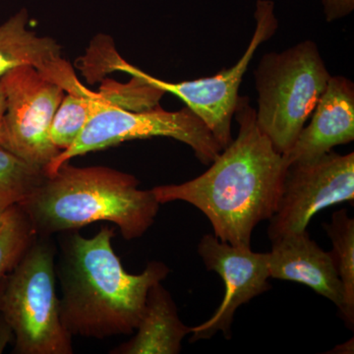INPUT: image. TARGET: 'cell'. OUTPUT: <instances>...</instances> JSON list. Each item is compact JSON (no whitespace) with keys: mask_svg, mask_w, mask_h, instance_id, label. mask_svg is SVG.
<instances>
[{"mask_svg":"<svg viewBox=\"0 0 354 354\" xmlns=\"http://www.w3.org/2000/svg\"><path fill=\"white\" fill-rule=\"evenodd\" d=\"M327 22L344 19L353 12L354 0H321Z\"/></svg>","mask_w":354,"mask_h":354,"instance_id":"obj_19","label":"cell"},{"mask_svg":"<svg viewBox=\"0 0 354 354\" xmlns=\"http://www.w3.org/2000/svg\"><path fill=\"white\" fill-rule=\"evenodd\" d=\"M14 332L11 326L0 312V354L3 353L4 349L11 342H14Z\"/></svg>","mask_w":354,"mask_h":354,"instance_id":"obj_20","label":"cell"},{"mask_svg":"<svg viewBox=\"0 0 354 354\" xmlns=\"http://www.w3.org/2000/svg\"><path fill=\"white\" fill-rule=\"evenodd\" d=\"M14 204H16V203H14L12 200L0 199V223H1L2 220H3L7 209Z\"/></svg>","mask_w":354,"mask_h":354,"instance_id":"obj_21","label":"cell"},{"mask_svg":"<svg viewBox=\"0 0 354 354\" xmlns=\"http://www.w3.org/2000/svg\"><path fill=\"white\" fill-rule=\"evenodd\" d=\"M27 9H21L0 25V78L19 66H31L65 93L88 95L93 93L79 80L73 66L62 57V46L48 37H38L27 29Z\"/></svg>","mask_w":354,"mask_h":354,"instance_id":"obj_11","label":"cell"},{"mask_svg":"<svg viewBox=\"0 0 354 354\" xmlns=\"http://www.w3.org/2000/svg\"><path fill=\"white\" fill-rule=\"evenodd\" d=\"M62 235L59 314L69 335L106 339L132 335L138 327L149 290L169 276V268L151 262L138 274L125 271L114 252V230L102 227L95 236Z\"/></svg>","mask_w":354,"mask_h":354,"instance_id":"obj_2","label":"cell"},{"mask_svg":"<svg viewBox=\"0 0 354 354\" xmlns=\"http://www.w3.org/2000/svg\"><path fill=\"white\" fill-rule=\"evenodd\" d=\"M332 241L330 251L344 288L342 319L349 329L354 326V220L346 209L335 212L329 223H324Z\"/></svg>","mask_w":354,"mask_h":354,"instance_id":"obj_15","label":"cell"},{"mask_svg":"<svg viewBox=\"0 0 354 354\" xmlns=\"http://www.w3.org/2000/svg\"><path fill=\"white\" fill-rule=\"evenodd\" d=\"M198 253L209 271L220 274L225 286L223 301L206 322L191 327L190 342L209 339L216 332L232 337L234 314L242 305L271 288L268 279L269 255L232 246L215 235L206 234L198 244Z\"/></svg>","mask_w":354,"mask_h":354,"instance_id":"obj_10","label":"cell"},{"mask_svg":"<svg viewBox=\"0 0 354 354\" xmlns=\"http://www.w3.org/2000/svg\"><path fill=\"white\" fill-rule=\"evenodd\" d=\"M330 74L311 39L281 53H268L254 70L256 121L277 152H288L327 87Z\"/></svg>","mask_w":354,"mask_h":354,"instance_id":"obj_4","label":"cell"},{"mask_svg":"<svg viewBox=\"0 0 354 354\" xmlns=\"http://www.w3.org/2000/svg\"><path fill=\"white\" fill-rule=\"evenodd\" d=\"M0 83L6 100L0 147L46 171L62 152L51 142L50 128L65 91L31 66L11 69Z\"/></svg>","mask_w":354,"mask_h":354,"instance_id":"obj_8","label":"cell"},{"mask_svg":"<svg viewBox=\"0 0 354 354\" xmlns=\"http://www.w3.org/2000/svg\"><path fill=\"white\" fill-rule=\"evenodd\" d=\"M4 109H6V100H4L3 90L0 83V127H1L2 118H3Z\"/></svg>","mask_w":354,"mask_h":354,"instance_id":"obj_22","label":"cell"},{"mask_svg":"<svg viewBox=\"0 0 354 354\" xmlns=\"http://www.w3.org/2000/svg\"><path fill=\"white\" fill-rule=\"evenodd\" d=\"M274 8L276 6L272 0L256 1L254 10L255 29L250 43L236 64L221 70L216 75L178 83L165 82L127 64L115 50L106 55L102 64L104 72L122 71L130 75L136 74L165 93L176 95L205 123L223 150L232 141V118L241 97L239 88L247 69L261 44L272 39L278 31L279 20Z\"/></svg>","mask_w":354,"mask_h":354,"instance_id":"obj_7","label":"cell"},{"mask_svg":"<svg viewBox=\"0 0 354 354\" xmlns=\"http://www.w3.org/2000/svg\"><path fill=\"white\" fill-rule=\"evenodd\" d=\"M41 167L29 164L0 147V199L18 204L46 178Z\"/></svg>","mask_w":354,"mask_h":354,"instance_id":"obj_18","label":"cell"},{"mask_svg":"<svg viewBox=\"0 0 354 354\" xmlns=\"http://www.w3.org/2000/svg\"><path fill=\"white\" fill-rule=\"evenodd\" d=\"M136 335L113 354H178L191 327L180 320L176 302L162 283L150 288Z\"/></svg>","mask_w":354,"mask_h":354,"instance_id":"obj_14","label":"cell"},{"mask_svg":"<svg viewBox=\"0 0 354 354\" xmlns=\"http://www.w3.org/2000/svg\"><path fill=\"white\" fill-rule=\"evenodd\" d=\"M236 138L201 176L181 184L153 187L160 205L189 203L211 223L216 239L251 248L254 228L276 212L286 165L256 121L250 99L241 95L234 113Z\"/></svg>","mask_w":354,"mask_h":354,"instance_id":"obj_1","label":"cell"},{"mask_svg":"<svg viewBox=\"0 0 354 354\" xmlns=\"http://www.w3.org/2000/svg\"><path fill=\"white\" fill-rule=\"evenodd\" d=\"M101 101L100 92L88 95L66 93L51 121L50 137L53 145L60 151L68 149L83 131Z\"/></svg>","mask_w":354,"mask_h":354,"instance_id":"obj_16","label":"cell"},{"mask_svg":"<svg viewBox=\"0 0 354 354\" xmlns=\"http://www.w3.org/2000/svg\"><path fill=\"white\" fill-rule=\"evenodd\" d=\"M102 101L88 120L76 141L62 151L46 169L53 174L60 165L85 153L104 150L132 140L165 137L189 146L198 160L211 165L223 149L209 128L187 106L177 111L162 108L132 111L109 106L108 97L101 88Z\"/></svg>","mask_w":354,"mask_h":354,"instance_id":"obj_6","label":"cell"},{"mask_svg":"<svg viewBox=\"0 0 354 354\" xmlns=\"http://www.w3.org/2000/svg\"><path fill=\"white\" fill-rule=\"evenodd\" d=\"M270 278L295 281L344 308V288L330 252L323 250L307 230L293 232L272 241Z\"/></svg>","mask_w":354,"mask_h":354,"instance_id":"obj_13","label":"cell"},{"mask_svg":"<svg viewBox=\"0 0 354 354\" xmlns=\"http://www.w3.org/2000/svg\"><path fill=\"white\" fill-rule=\"evenodd\" d=\"M55 248L37 235L7 276L0 312L14 332L15 354H72V337L55 292Z\"/></svg>","mask_w":354,"mask_h":354,"instance_id":"obj_5","label":"cell"},{"mask_svg":"<svg viewBox=\"0 0 354 354\" xmlns=\"http://www.w3.org/2000/svg\"><path fill=\"white\" fill-rule=\"evenodd\" d=\"M18 205L39 236L109 221L127 241L148 232L160 206L153 191L140 189L132 174L106 167H74L69 162L46 174Z\"/></svg>","mask_w":354,"mask_h":354,"instance_id":"obj_3","label":"cell"},{"mask_svg":"<svg viewBox=\"0 0 354 354\" xmlns=\"http://www.w3.org/2000/svg\"><path fill=\"white\" fill-rule=\"evenodd\" d=\"M311 121L283 153L286 167L307 162L354 140V84L346 77L330 76Z\"/></svg>","mask_w":354,"mask_h":354,"instance_id":"obj_12","label":"cell"},{"mask_svg":"<svg viewBox=\"0 0 354 354\" xmlns=\"http://www.w3.org/2000/svg\"><path fill=\"white\" fill-rule=\"evenodd\" d=\"M354 200V153L333 151L286 167L278 207L268 228L271 241L306 230L318 212Z\"/></svg>","mask_w":354,"mask_h":354,"instance_id":"obj_9","label":"cell"},{"mask_svg":"<svg viewBox=\"0 0 354 354\" xmlns=\"http://www.w3.org/2000/svg\"><path fill=\"white\" fill-rule=\"evenodd\" d=\"M7 276L0 279V307H1L2 295H3L4 288H6Z\"/></svg>","mask_w":354,"mask_h":354,"instance_id":"obj_23","label":"cell"},{"mask_svg":"<svg viewBox=\"0 0 354 354\" xmlns=\"http://www.w3.org/2000/svg\"><path fill=\"white\" fill-rule=\"evenodd\" d=\"M36 237L31 221L19 205L9 207L0 223V279L12 271Z\"/></svg>","mask_w":354,"mask_h":354,"instance_id":"obj_17","label":"cell"}]
</instances>
